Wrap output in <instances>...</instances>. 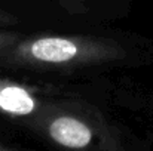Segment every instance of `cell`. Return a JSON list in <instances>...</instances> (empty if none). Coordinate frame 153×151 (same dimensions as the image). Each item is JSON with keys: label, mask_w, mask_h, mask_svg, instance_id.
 <instances>
[{"label": "cell", "mask_w": 153, "mask_h": 151, "mask_svg": "<svg viewBox=\"0 0 153 151\" xmlns=\"http://www.w3.org/2000/svg\"><path fill=\"white\" fill-rule=\"evenodd\" d=\"M125 49L113 39L97 36H37L19 39L0 52V65L39 70H76L122 61Z\"/></svg>", "instance_id": "6da1fadb"}, {"label": "cell", "mask_w": 153, "mask_h": 151, "mask_svg": "<svg viewBox=\"0 0 153 151\" xmlns=\"http://www.w3.org/2000/svg\"><path fill=\"white\" fill-rule=\"evenodd\" d=\"M28 126L64 151H126L104 117L86 104L49 101Z\"/></svg>", "instance_id": "7a4b0ae2"}, {"label": "cell", "mask_w": 153, "mask_h": 151, "mask_svg": "<svg viewBox=\"0 0 153 151\" xmlns=\"http://www.w3.org/2000/svg\"><path fill=\"white\" fill-rule=\"evenodd\" d=\"M37 86L0 77V114L12 119H25L27 124L42 113L46 102Z\"/></svg>", "instance_id": "3957f363"}, {"label": "cell", "mask_w": 153, "mask_h": 151, "mask_svg": "<svg viewBox=\"0 0 153 151\" xmlns=\"http://www.w3.org/2000/svg\"><path fill=\"white\" fill-rule=\"evenodd\" d=\"M19 34L16 33H9V31H0V52L7 48H10L12 45H15L19 40Z\"/></svg>", "instance_id": "277c9868"}, {"label": "cell", "mask_w": 153, "mask_h": 151, "mask_svg": "<svg viewBox=\"0 0 153 151\" xmlns=\"http://www.w3.org/2000/svg\"><path fill=\"white\" fill-rule=\"evenodd\" d=\"M59 1L71 13H80V12H83L86 9L85 4H83V0H59Z\"/></svg>", "instance_id": "5b68a950"}, {"label": "cell", "mask_w": 153, "mask_h": 151, "mask_svg": "<svg viewBox=\"0 0 153 151\" xmlns=\"http://www.w3.org/2000/svg\"><path fill=\"white\" fill-rule=\"evenodd\" d=\"M0 151H21V150H16V148H12V147H7L4 144L0 142Z\"/></svg>", "instance_id": "8992f818"}]
</instances>
